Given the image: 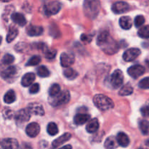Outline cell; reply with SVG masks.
I'll return each mask as SVG.
<instances>
[{"label": "cell", "mask_w": 149, "mask_h": 149, "mask_svg": "<svg viewBox=\"0 0 149 149\" xmlns=\"http://www.w3.org/2000/svg\"><path fill=\"white\" fill-rule=\"evenodd\" d=\"M61 92V87L58 84H52L49 90V97L55 96Z\"/></svg>", "instance_id": "34"}, {"label": "cell", "mask_w": 149, "mask_h": 149, "mask_svg": "<svg viewBox=\"0 0 149 149\" xmlns=\"http://www.w3.org/2000/svg\"><path fill=\"white\" fill-rule=\"evenodd\" d=\"M146 145L147 146H148V148H149V138H148V140H147L146 142Z\"/></svg>", "instance_id": "46"}, {"label": "cell", "mask_w": 149, "mask_h": 149, "mask_svg": "<svg viewBox=\"0 0 149 149\" xmlns=\"http://www.w3.org/2000/svg\"><path fill=\"white\" fill-rule=\"evenodd\" d=\"M31 113L27 109H21L15 114V119L17 124H24L30 119Z\"/></svg>", "instance_id": "9"}, {"label": "cell", "mask_w": 149, "mask_h": 149, "mask_svg": "<svg viewBox=\"0 0 149 149\" xmlns=\"http://www.w3.org/2000/svg\"><path fill=\"white\" fill-rule=\"evenodd\" d=\"M147 65H148V66H149V61H147Z\"/></svg>", "instance_id": "49"}, {"label": "cell", "mask_w": 149, "mask_h": 149, "mask_svg": "<svg viewBox=\"0 0 149 149\" xmlns=\"http://www.w3.org/2000/svg\"><path fill=\"white\" fill-rule=\"evenodd\" d=\"M37 74L40 77L45 78V77H49V74H50V72H49V71L46 66H45V65H41L40 67L38 68Z\"/></svg>", "instance_id": "32"}, {"label": "cell", "mask_w": 149, "mask_h": 149, "mask_svg": "<svg viewBox=\"0 0 149 149\" xmlns=\"http://www.w3.org/2000/svg\"><path fill=\"white\" fill-rule=\"evenodd\" d=\"M93 102L96 107L101 111H107L114 107V103L113 100L108 96L102 94L95 95Z\"/></svg>", "instance_id": "3"}, {"label": "cell", "mask_w": 149, "mask_h": 149, "mask_svg": "<svg viewBox=\"0 0 149 149\" xmlns=\"http://www.w3.org/2000/svg\"><path fill=\"white\" fill-rule=\"evenodd\" d=\"M139 127L141 132L144 135H149V122L146 120H142L139 123Z\"/></svg>", "instance_id": "29"}, {"label": "cell", "mask_w": 149, "mask_h": 149, "mask_svg": "<svg viewBox=\"0 0 149 149\" xmlns=\"http://www.w3.org/2000/svg\"><path fill=\"white\" fill-rule=\"evenodd\" d=\"M3 115H4V117L5 119H11L14 113H13V111L10 110V109H5V110L3 111Z\"/></svg>", "instance_id": "42"}, {"label": "cell", "mask_w": 149, "mask_h": 149, "mask_svg": "<svg viewBox=\"0 0 149 149\" xmlns=\"http://www.w3.org/2000/svg\"><path fill=\"white\" fill-rule=\"evenodd\" d=\"M1 1H2V2H9V1H12V0H0Z\"/></svg>", "instance_id": "47"}, {"label": "cell", "mask_w": 149, "mask_h": 149, "mask_svg": "<svg viewBox=\"0 0 149 149\" xmlns=\"http://www.w3.org/2000/svg\"><path fill=\"white\" fill-rule=\"evenodd\" d=\"M118 143L117 140L115 137L111 136L109 137L106 140L104 143V146L106 149H114L118 147Z\"/></svg>", "instance_id": "24"}, {"label": "cell", "mask_w": 149, "mask_h": 149, "mask_svg": "<svg viewBox=\"0 0 149 149\" xmlns=\"http://www.w3.org/2000/svg\"><path fill=\"white\" fill-rule=\"evenodd\" d=\"M141 112L143 116L149 117V104L143 106L141 109Z\"/></svg>", "instance_id": "40"}, {"label": "cell", "mask_w": 149, "mask_h": 149, "mask_svg": "<svg viewBox=\"0 0 149 149\" xmlns=\"http://www.w3.org/2000/svg\"><path fill=\"white\" fill-rule=\"evenodd\" d=\"M44 52H45V58H47V59H53L56 56L57 51L55 49H50V48L46 47Z\"/></svg>", "instance_id": "33"}, {"label": "cell", "mask_w": 149, "mask_h": 149, "mask_svg": "<svg viewBox=\"0 0 149 149\" xmlns=\"http://www.w3.org/2000/svg\"><path fill=\"white\" fill-rule=\"evenodd\" d=\"M138 149H143V148H138Z\"/></svg>", "instance_id": "51"}, {"label": "cell", "mask_w": 149, "mask_h": 149, "mask_svg": "<svg viewBox=\"0 0 149 149\" xmlns=\"http://www.w3.org/2000/svg\"><path fill=\"white\" fill-rule=\"evenodd\" d=\"M100 7V0H84L83 4L84 15L90 19L93 20L98 15Z\"/></svg>", "instance_id": "2"}, {"label": "cell", "mask_w": 149, "mask_h": 149, "mask_svg": "<svg viewBox=\"0 0 149 149\" xmlns=\"http://www.w3.org/2000/svg\"><path fill=\"white\" fill-rule=\"evenodd\" d=\"M36 79V76L33 73H27L23 77L21 80V84L25 87H29L33 84Z\"/></svg>", "instance_id": "19"}, {"label": "cell", "mask_w": 149, "mask_h": 149, "mask_svg": "<svg viewBox=\"0 0 149 149\" xmlns=\"http://www.w3.org/2000/svg\"><path fill=\"white\" fill-rule=\"evenodd\" d=\"M71 138V135L68 132H66V133L63 134L61 136H60L59 138H58L57 139H55V141L52 142V145L53 146V148H57V147L60 146L62 144L65 143V142L69 141Z\"/></svg>", "instance_id": "18"}, {"label": "cell", "mask_w": 149, "mask_h": 149, "mask_svg": "<svg viewBox=\"0 0 149 149\" xmlns=\"http://www.w3.org/2000/svg\"><path fill=\"white\" fill-rule=\"evenodd\" d=\"M15 61V58L13 55H10V54H6L2 59V63L5 65H10V64L13 63Z\"/></svg>", "instance_id": "36"}, {"label": "cell", "mask_w": 149, "mask_h": 149, "mask_svg": "<svg viewBox=\"0 0 149 149\" xmlns=\"http://www.w3.org/2000/svg\"><path fill=\"white\" fill-rule=\"evenodd\" d=\"M124 75L123 73L120 70H116L111 74L110 78V83L112 87L114 89H117L120 87L123 84Z\"/></svg>", "instance_id": "5"}, {"label": "cell", "mask_w": 149, "mask_h": 149, "mask_svg": "<svg viewBox=\"0 0 149 149\" xmlns=\"http://www.w3.org/2000/svg\"><path fill=\"white\" fill-rule=\"evenodd\" d=\"M90 115L86 113H79L74 117V123L77 125H82L90 119Z\"/></svg>", "instance_id": "21"}, {"label": "cell", "mask_w": 149, "mask_h": 149, "mask_svg": "<svg viewBox=\"0 0 149 149\" xmlns=\"http://www.w3.org/2000/svg\"><path fill=\"white\" fill-rule=\"evenodd\" d=\"M99 129V122L97 119H93L87 124L86 130L89 133H95Z\"/></svg>", "instance_id": "23"}, {"label": "cell", "mask_w": 149, "mask_h": 149, "mask_svg": "<svg viewBox=\"0 0 149 149\" xmlns=\"http://www.w3.org/2000/svg\"><path fill=\"white\" fill-rule=\"evenodd\" d=\"M1 146L2 149H17L19 144L14 138H5L1 142Z\"/></svg>", "instance_id": "14"}, {"label": "cell", "mask_w": 149, "mask_h": 149, "mask_svg": "<svg viewBox=\"0 0 149 149\" xmlns=\"http://www.w3.org/2000/svg\"><path fill=\"white\" fill-rule=\"evenodd\" d=\"M44 29L42 26H31L27 29V33L30 36H38L43 33Z\"/></svg>", "instance_id": "17"}, {"label": "cell", "mask_w": 149, "mask_h": 149, "mask_svg": "<svg viewBox=\"0 0 149 149\" xmlns=\"http://www.w3.org/2000/svg\"><path fill=\"white\" fill-rule=\"evenodd\" d=\"M63 74L65 76V78H67L69 80H73L74 79H76L78 76V73L74 70L73 68H71L70 67H68L67 68H65L63 71Z\"/></svg>", "instance_id": "27"}, {"label": "cell", "mask_w": 149, "mask_h": 149, "mask_svg": "<svg viewBox=\"0 0 149 149\" xmlns=\"http://www.w3.org/2000/svg\"><path fill=\"white\" fill-rule=\"evenodd\" d=\"M148 1H149V0H148Z\"/></svg>", "instance_id": "52"}, {"label": "cell", "mask_w": 149, "mask_h": 149, "mask_svg": "<svg viewBox=\"0 0 149 149\" xmlns=\"http://www.w3.org/2000/svg\"><path fill=\"white\" fill-rule=\"evenodd\" d=\"M17 34H18V31H17V29L15 27H14V26H10L7 36V42L8 43L13 42L17 37Z\"/></svg>", "instance_id": "25"}, {"label": "cell", "mask_w": 149, "mask_h": 149, "mask_svg": "<svg viewBox=\"0 0 149 149\" xmlns=\"http://www.w3.org/2000/svg\"><path fill=\"white\" fill-rule=\"evenodd\" d=\"M138 34L143 39H149V25L141 28L138 31Z\"/></svg>", "instance_id": "31"}, {"label": "cell", "mask_w": 149, "mask_h": 149, "mask_svg": "<svg viewBox=\"0 0 149 149\" xmlns=\"http://www.w3.org/2000/svg\"><path fill=\"white\" fill-rule=\"evenodd\" d=\"M92 39H93V36H92V35H87L83 33L81 36V41H83V42H91Z\"/></svg>", "instance_id": "43"}, {"label": "cell", "mask_w": 149, "mask_h": 149, "mask_svg": "<svg viewBox=\"0 0 149 149\" xmlns=\"http://www.w3.org/2000/svg\"><path fill=\"white\" fill-rule=\"evenodd\" d=\"M141 55V50L138 48H130L125 51L123 54V59L127 62L133 61Z\"/></svg>", "instance_id": "8"}, {"label": "cell", "mask_w": 149, "mask_h": 149, "mask_svg": "<svg viewBox=\"0 0 149 149\" xmlns=\"http://www.w3.org/2000/svg\"><path fill=\"white\" fill-rule=\"evenodd\" d=\"M130 7L129 4L125 1H117L112 5V11L116 14H122L130 10Z\"/></svg>", "instance_id": "12"}, {"label": "cell", "mask_w": 149, "mask_h": 149, "mask_svg": "<svg viewBox=\"0 0 149 149\" xmlns=\"http://www.w3.org/2000/svg\"><path fill=\"white\" fill-rule=\"evenodd\" d=\"M19 149H32L31 146L28 143H23Z\"/></svg>", "instance_id": "44"}, {"label": "cell", "mask_w": 149, "mask_h": 149, "mask_svg": "<svg viewBox=\"0 0 149 149\" xmlns=\"http://www.w3.org/2000/svg\"><path fill=\"white\" fill-rule=\"evenodd\" d=\"M16 74H17V68L15 66L8 67L1 73V77L6 81L13 79Z\"/></svg>", "instance_id": "15"}, {"label": "cell", "mask_w": 149, "mask_h": 149, "mask_svg": "<svg viewBox=\"0 0 149 149\" xmlns=\"http://www.w3.org/2000/svg\"><path fill=\"white\" fill-rule=\"evenodd\" d=\"M16 100V95L15 93L13 90H10L4 95V101L5 103L7 104H10V103H13V102L15 101Z\"/></svg>", "instance_id": "26"}, {"label": "cell", "mask_w": 149, "mask_h": 149, "mask_svg": "<svg viewBox=\"0 0 149 149\" xmlns=\"http://www.w3.org/2000/svg\"><path fill=\"white\" fill-rule=\"evenodd\" d=\"M133 93V88L130 84H127L124 85L119 90V95L122 96H127L130 95Z\"/></svg>", "instance_id": "28"}, {"label": "cell", "mask_w": 149, "mask_h": 149, "mask_svg": "<svg viewBox=\"0 0 149 149\" xmlns=\"http://www.w3.org/2000/svg\"><path fill=\"white\" fill-rule=\"evenodd\" d=\"M135 26H136L137 28H140L141 26H142L145 23V17L143 15H138L135 18Z\"/></svg>", "instance_id": "37"}, {"label": "cell", "mask_w": 149, "mask_h": 149, "mask_svg": "<svg viewBox=\"0 0 149 149\" xmlns=\"http://www.w3.org/2000/svg\"><path fill=\"white\" fill-rule=\"evenodd\" d=\"M41 61V58L38 55H34V56L31 57L30 59L29 60V61L26 63L27 66H33V65H36L40 63Z\"/></svg>", "instance_id": "35"}, {"label": "cell", "mask_w": 149, "mask_h": 149, "mask_svg": "<svg viewBox=\"0 0 149 149\" xmlns=\"http://www.w3.org/2000/svg\"><path fill=\"white\" fill-rule=\"evenodd\" d=\"M97 45L100 49L108 55H113L119 50V46L107 31L99 33L97 38Z\"/></svg>", "instance_id": "1"}, {"label": "cell", "mask_w": 149, "mask_h": 149, "mask_svg": "<svg viewBox=\"0 0 149 149\" xmlns=\"http://www.w3.org/2000/svg\"><path fill=\"white\" fill-rule=\"evenodd\" d=\"M75 61V57L72 52H65L61 55V65L65 68L70 67L73 65Z\"/></svg>", "instance_id": "7"}, {"label": "cell", "mask_w": 149, "mask_h": 149, "mask_svg": "<svg viewBox=\"0 0 149 149\" xmlns=\"http://www.w3.org/2000/svg\"><path fill=\"white\" fill-rule=\"evenodd\" d=\"M47 130L49 135L54 136V135H57L58 133V126L54 122H50L49 125H47Z\"/></svg>", "instance_id": "30"}, {"label": "cell", "mask_w": 149, "mask_h": 149, "mask_svg": "<svg viewBox=\"0 0 149 149\" xmlns=\"http://www.w3.org/2000/svg\"><path fill=\"white\" fill-rule=\"evenodd\" d=\"M70 100V93L69 92L65 91L60 92L57 95L50 97L49 101L52 106H59L61 105L65 104Z\"/></svg>", "instance_id": "4"}, {"label": "cell", "mask_w": 149, "mask_h": 149, "mask_svg": "<svg viewBox=\"0 0 149 149\" xmlns=\"http://www.w3.org/2000/svg\"><path fill=\"white\" fill-rule=\"evenodd\" d=\"M1 41H2V38H1V36H0V45H1Z\"/></svg>", "instance_id": "48"}, {"label": "cell", "mask_w": 149, "mask_h": 149, "mask_svg": "<svg viewBox=\"0 0 149 149\" xmlns=\"http://www.w3.org/2000/svg\"><path fill=\"white\" fill-rule=\"evenodd\" d=\"M119 25L125 30L130 29L132 26V20L129 16H123L119 19Z\"/></svg>", "instance_id": "22"}, {"label": "cell", "mask_w": 149, "mask_h": 149, "mask_svg": "<svg viewBox=\"0 0 149 149\" xmlns=\"http://www.w3.org/2000/svg\"><path fill=\"white\" fill-rule=\"evenodd\" d=\"M11 19L15 23L17 24L20 26H24L26 24L27 21L23 14L19 13H15L11 15Z\"/></svg>", "instance_id": "16"}, {"label": "cell", "mask_w": 149, "mask_h": 149, "mask_svg": "<svg viewBox=\"0 0 149 149\" xmlns=\"http://www.w3.org/2000/svg\"><path fill=\"white\" fill-rule=\"evenodd\" d=\"M1 148V143H0V148Z\"/></svg>", "instance_id": "50"}, {"label": "cell", "mask_w": 149, "mask_h": 149, "mask_svg": "<svg viewBox=\"0 0 149 149\" xmlns=\"http://www.w3.org/2000/svg\"><path fill=\"white\" fill-rule=\"evenodd\" d=\"M59 149H72V147H71V145H66V146H65L62 147V148H61Z\"/></svg>", "instance_id": "45"}, {"label": "cell", "mask_w": 149, "mask_h": 149, "mask_svg": "<svg viewBox=\"0 0 149 149\" xmlns=\"http://www.w3.org/2000/svg\"><path fill=\"white\" fill-rule=\"evenodd\" d=\"M116 140L119 146L122 147H127L130 144V138L125 132H119L116 136Z\"/></svg>", "instance_id": "20"}, {"label": "cell", "mask_w": 149, "mask_h": 149, "mask_svg": "<svg viewBox=\"0 0 149 149\" xmlns=\"http://www.w3.org/2000/svg\"><path fill=\"white\" fill-rule=\"evenodd\" d=\"M145 68L141 65H134L130 66L127 70V73L131 77L137 79L142 76L145 72Z\"/></svg>", "instance_id": "10"}, {"label": "cell", "mask_w": 149, "mask_h": 149, "mask_svg": "<svg viewBox=\"0 0 149 149\" xmlns=\"http://www.w3.org/2000/svg\"><path fill=\"white\" fill-rule=\"evenodd\" d=\"M61 3L59 1H53L48 3L44 7V10H45V14L47 16L55 15L61 10Z\"/></svg>", "instance_id": "6"}, {"label": "cell", "mask_w": 149, "mask_h": 149, "mask_svg": "<svg viewBox=\"0 0 149 149\" xmlns=\"http://www.w3.org/2000/svg\"><path fill=\"white\" fill-rule=\"evenodd\" d=\"M40 132V127L36 122H31L29 124L26 128V132L30 138H35Z\"/></svg>", "instance_id": "13"}, {"label": "cell", "mask_w": 149, "mask_h": 149, "mask_svg": "<svg viewBox=\"0 0 149 149\" xmlns=\"http://www.w3.org/2000/svg\"><path fill=\"white\" fill-rule=\"evenodd\" d=\"M28 45L26 43H25V42H20V43H17V45H15V50L17 51V52H25V50L26 49Z\"/></svg>", "instance_id": "39"}, {"label": "cell", "mask_w": 149, "mask_h": 149, "mask_svg": "<svg viewBox=\"0 0 149 149\" xmlns=\"http://www.w3.org/2000/svg\"><path fill=\"white\" fill-rule=\"evenodd\" d=\"M138 86H139L140 88L144 89V90L149 89V77H146V78L141 80V81L138 84Z\"/></svg>", "instance_id": "38"}, {"label": "cell", "mask_w": 149, "mask_h": 149, "mask_svg": "<svg viewBox=\"0 0 149 149\" xmlns=\"http://www.w3.org/2000/svg\"><path fill=\"white\" fill-rule=\"evenodd\" d=\"M27 110L29 111L31 114H34L36 116H44L45 115V110H44L43 106L37 103H32L29 104Z\"/></svg>", "instance_id": "11"}, {"label": "cell", "mask_w": 149, "mask_h": 149, "mask_svg": "<svg viewBox=\"0 0 149 149\" xmlns=\"http://www.w3.org/2000/svg\"><path fill=\"white\" fill-rule=\"evenodd\" d=\"M39 91V84L36 83V84H32L30 87V89H29V92H30L31 94H36Z\"/></svg>", "instance_id": "41"}]
</instances>
